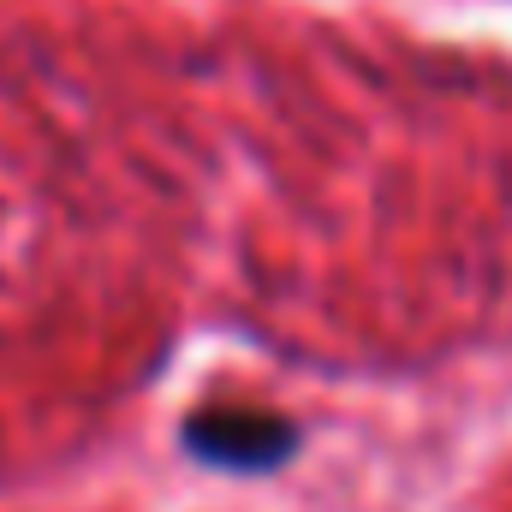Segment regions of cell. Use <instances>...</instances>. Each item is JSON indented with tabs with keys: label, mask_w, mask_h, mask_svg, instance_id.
I'll list each match as a JSON object with an SVG mask.
<instances>
[{
	"label": "cell",
	"mask_w": 512,
	"mask_h": 512,
	"mask_svg": "<svg viewBox=\"0 0 512 512\" xmlns=\"http://www.w3.org/2000/svg\"><path fill=\"white\" fill-rule=\"evenodd\" d=\"M185 453L197 465H215V471H239V477H262V471H280L292 453H298V423L280 417V411H262V405H197L179 429Z\"/></svg>",
	"instance_id": "1"
}]
</instances>
